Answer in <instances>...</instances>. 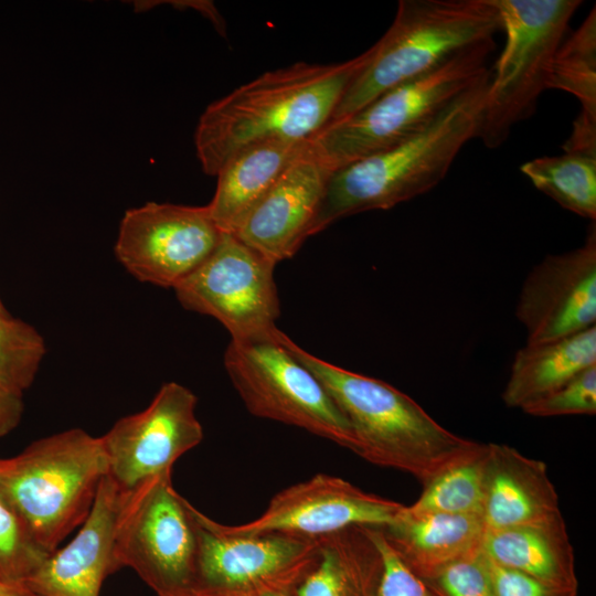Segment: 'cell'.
Returning <instances> with one entry per match:
<instances>
[{
	"label": "cell",
	"mask_w": 596,
	"mask_h": 596,
	"mask_svg": "<svg viewBox=\"0 0 596 596\" xmlns=\"http://www.w3.org/2000/svg\"><path fill=\"white\" fill-rule=\"evenodd\" d=\"M381 530L395 554L419 577L480 549L486 531L480 515L421 513L407 505Z\"/></svg>",
	"instance_id": "cell-20"
},
{
	"label": "cell",
	"mask_w": 596,
	"mask_h": 596,
	"mask_svg": "<svg viewBox=\"0 0 596 596\" xmlns=\"http://www.w3.org/2000/svg\"><path fill=\"white\" fill-rule=\"evenodd\" d=\"M310 141H267L228 159L215 175V192L207 204L219 230L233 234L284 172L308 150Z\"/></svg>",
	"instance_id": "cell-19"
},
{
	"label": "cell",
	"mask_w": 596,
	"mask_h": 596,
	"mask_svg": "<svg viewBox=\"0 0 596 596\" xmlns=\"http://www.w3.org/2000/svg\"><path fill=\"white\" fill-rule=\"evenodd\" d=\"M490 75L489 70L476 79L422 131L334 170L311 235L340 219L389 210L435 188L478 136Z\"/></svg>",
	"instance_id": "cell-2"
},
{
	"label": "cell",
	"mask_w": 596,
	"mask_h": 596,
	"mask_svg": "<svg viewBox=\"0 0 596 596\" xmlns=\"http://www.w3.org/2000/svg\"><path fill=\"white\" fill-rule=\"evenodd\" d=\"M372 46L342 63L297 62L265 72L210 104L194 134L202 170L216 175L240 151L276 140H309L328 126Z\"/></svg>",
	"instance_id": "cell-1"
},
{
	"label": "cell",
	"mask_w": 596,
	"mask_h": 596,
	"mask_svg": "<svg viewBox=\"0 0 596 596\" xmlns=\"http://www.w3.org/2000/svg\"><path fill=\"white\" fill-rule=\"evenodd\" d=\"M107 475L102 437L71 428L0 458V498L50 555L84 523Z\"/></svg>",
	"instance_id": "cell-4"
},
{
	"label": "cell",
	"mask_w": 596,
	"mask_h": 596,
	"mask_svg": "<svg viewBox=\"0 0 596 596\" xmlns=\"http://www.w3.org/2000/svg\"><path fill=\"white\" fill-rule=\"evenodd\" d=\"M403 507L342 478L318 473L276 493L258 518L220 525L236 535L278 532L317 539L356 525L387 526Z\"/></svg>",
	"instance_id": "cell-14"
},
{
	"label": "cell",
	"mask_w": 596,
	"mask_h": 596,
	"mask_svg": "<svg viewBox=\"0 0 596 596\" xmlns=\"http://www.w3.org/2000/svg\"><path fill=\"white\" fill-rule=\"evenodd\" d=\"M383 560L381 577L374 596H433L416 575L387 544L381 528L372 526Z\"/></svg>",
	"instance_id": "cell-31"
},
{
	"label": "cell",
	"mask_w": 596,
	"mask_h": 596,
	"mask_svg": "<svg viewBox=\"0 0 596 596\" xmlns=\"http://www.w3.org/2000/svg\"><path fill=\"white\" fill-rule=\"evenodd\" d=\"M280 334L278 329L264 340H231L225 350V370L245 407L254 416L299 427L356 454L347 419Z\"/></svg>",
	"instance_id": "cell-9"
},
{
	"label": "cell",
	"mask_w": 596,
	"mask_h": 596,
	"mask_svg": "<svg viewBox=\"0 0 596 596\" xmlns=\"http://www.w3.org/2000/svg\"><path fill=\"white\" fill-rule=\"evenodd\" d=\"M46 556L0 498V581L24 584Z\"/></svg>",
	"instance_id": "cell-29"
},
{
	"label": "cell",
	"mask_w": 596,
	"mask_h": 596,
	"mask_svg": "<svg viewBox=\"0 0 596 596\" xmlns=\"http://www.w3.org/2000/svg\"><path fill=\"white\" fill-rule=\"evenodd\" d=\"M275 266L233 234L223 233L212 254L173 290L183 308L216 319L232 341L264 340L278 330Z\"/></svg>",
	"instance_id": "cell-11"
},
{
	"label": "cell",
	"mask_w": 596,
	"mask_h": 596,
	"mask_svg": "<svg viewBox=\"0 0 596 596\" xmlns=\"http://www.w3.org/2000/svg\"><path fill=\"white\" fill-rule=\"evenodd\" d=\"M596 365V326L520 349L502 392L508 407L522 409L583 371Z\"/></svg>",
	"instance_id": "cell-23"
},
{
	"label": "cell",
	"mask_w": 596,
	"mask_h": 596,
	"mask_svg": "<svg viewBox=\"0 0 596 596\" xmlns=\"http://www.w3.org/2000/svg\"><path fill=\"white\" fill-rule=\"evenodd\" d=\"M280 338L327 390L366 461L409 473L423 486L477 443L443 427L394 386L315 356L283 331Z\"/></svg>",
	"instance_id": "cell-3"
},
{
	"label": "cell",
	"mask_w": 596,
	"mask_h": 596,
	"mask_svg": "<svg viewBox=\"0 0 596 596\" xmlns=\"http://www.w3.org/2000/svg\"><path fill=\"white\" fill-rule=\"evenodd\" d=\"M489 563L496 596H577V589L549 585L520 572L490 561Z\"/></svg>",
	"instance_id": "cell-32"
},
{
	"label": "cell",
	"mask_w": 596,
	"mask_h": 596,
	"mask_svg": "<svg viewBox=\"0 0 596 596\" xmlns=\"http://www.w3.org/2000/svg\"><path fill=\"white\" fill-rule=\"evenodd\" d=\"M196 551L194 507L174 489L172 470L123 491L114 534L116 572L131 568L157 596L183 595Z\"/></svg>",
	"instance_id": "cell-8"
},
{
	"label": "cell",
	"mask_w": 596,
	"mask_h": 596,
	"mask_svg": "<svg viewBox=\"0 0 596 596\" xmlns=\"http://www.w3.org/2000/svg\"><path fill=\"white\" fill-rule=\"evenodd\" d=\"M562 148L564 151L596 153V118L579 113Z\"/></svg>",
	"instance_id": "cell-33"
},
{
	"label": "cell",
	"mask_w": 596,
	"mask_h": 596,
	"mask_svg": "<svg viewBox=\"0 0 596 596\" xmlns=\"http://www.w3.org/2000/svg\"><path fill=\"white\" fill-rule=\"evenodd\" d=\"M521 172L563 209L596 219V155L564 151L524 162Z\"/></svg>",
	"instance_id": "cell-24"
},
{
	"label": "cell",
	"mask_w": 596,
	"mask_h": 596,
	"mask_svg": "<svg viewBox=\"0 0 596 596\" xmlns=\"http://www.w3.org/2000/svg\"><path fill=\"white\" fill-rule=\"evenodd\" d=\"M515 317L526 343L561 339L596 326V228L582 246L546 255L525 277Z\"/></svg>",
	"instance_id": "cell-15"
},
{
	"label": "cell",
	"mask_w": 596,
	"mask_h": 596,
	"mask_svg": "<svg viewBox=\"0 0 596 596\" xmlns=\"http://www.w3.org/2000/svg\"><path fill=\"white\" fill-rule=\"evenodd\" d=\"M562 517L546 465L515 448L488 443L481 519L486 530L534 524Z\"/></svg>",
	"instance_id": "cell-18"
},
{
	"label": "cell",
	"mask_w": 596,
	"mask_h": 596,
	"mask_svg": "<svg viewBox=\"0 0 596 596\" xmlns=\"http://www.w3.org/2000/svg\"><path fill=\"white\" fill-rule=\"evenodd\" d=\"M267 596H292L291 594H270Z\"/></svg>",
	"instance_id": "cell-36"
},
{
	"label": "cell",
	"mask_w": 596,
	"mask_h": 596,
	"mask_svg": "<svg viewBox=\"0 0 596 596\" xmlns=\"http://www.w3.org/2000/svg\"><path fill=\"white\" fill-rule=\"evenodd\" d=\"M505 45L490 75L477 138L487 148L502 145L511 129L534 113L547 89L554 55L565 39L578 0H491Z\"/></svg>",
	"instance_id": "cell-7"
},
{
	"label": "cell",
	"mask_w": 596,
	"mask_h": 596,
	"mask_svg": "<svg viewBox=\"0 0 596 596\" xmlns=\"http://www.w3.org/2000/svg\"><path fill=\"white\" fill-rule=\"evenodd\" d=\"M561 89L575 96L581 113L596 118V11L558 46L550 70L547 89Z\"/></svg>",
	"instance_id": "cell-26"
},
{
	"label": "cell",
	"mask_w": 596,
	"mask_h": 596,
	"mask_svg": "<svg viewBox=\"0 0 596 596\" xmlns=\"http://www.w3.org/2000/svg\"><path fill=\"white\" fill-rule=\"evenodd\" d=\"M196 404L184 385L164 383L147 408L121 417L102 436L108 476L123 491L172 470L182 455L202 441Z\"/></svg>",
	"instance_id": "cell-13"
},
{
	"label": "cell",
	"mask_w": 596,
	"mask_h": 596,
	"mask_svg": "<svg viewBox=\"0 0 596 596\" xmlns=\"http://www.w3.org/2000/svg\"><path fill=\"white\" fill-rule=\"evenodd\" d=\"M522 411L536 417L595 415L596 365L588 368L551 393L525 405Z\"/></svg>",
	"instance_id": "cell-30"
},
{
	"label": "cell",
	"mask_w": 596,
	"mask_h": 596,
	"mask_svg": "<svg viewBox=\"0 0 596 596\" xmlns=\"http://www.w3.org/2000/svg\"><path fill=\"white\" fill-rule=\"evenodd\" d=\"M501 20L491 0H401L385 34L341 98L343 119L390 88L428 73L461 51L494 40Z\"/></svg>",
	"instance_id": "cell-5"
},
{
	"label": "cell",
	"mask_w": 596,
	"mask_h": 596,
	"mask_svg": "<svg viewBox=\"0 0 596 596\" xmlns=\"http://www.w3.org/2000/svg\"><path fill=\"white\" fill-rule=\"evenodd\" d=\"M480 549L496 565L549 585L578 588L574 549L563 515L542 523L486 530Z\"/></svg>",
	"instance_id": "cell-21"
},
{
	"label": "cell",
	"mask_w": 596,
	"mask_h": 596,
	"mask_svg": "<svg viewBox=\"0 0 596 596\" xmlns=\"http://www.w3.org/2000/svg\"><path fill=\"white\" fill-rule=\"evenodd\" d=\"M494 40L468 47L437 68L403 82L354 114L330 123L310 141L333 170L393 147L430 125L489 71Z\"/></svg>",
	"instance_id": "cell-6"
},
{
	"label": "cell",
	"mask_w": 596,
	"mask_h": 596,
	"mask_svg": "<svg viewBox=\"0 0 596 596\" xmlns=\"http://www.w3.org/2000/svg\"><path fill=\"white\" fill-rule=\"evenodd\" d=\"M0 596H38L24 584H12L0 581Z\"/></svg>",
	"instance_id": "cell-35"
},
{
	"label": "cell",
	"mask_w": 596,
	"mask_h": 596,
	"mask_svg": "<svg viewBox=\"0 0 596 596\" xmlns=\"http://www.w3.org/2000/svg\"><path fill=\"white\" fill-rule=\"evenodd\" d=\"M488 443H476L423 485L413 512L480 515L485 494Z\"/></svg>",
	"instance_id": "cell-25"
},
{
	"label": "cell",
	"mask_w": 596,
	"mask_h": 596,
	"mask_svg": "<svg viewBox=\"0 0 596 596\" xmlns=\"http://www.w3.org/2000/svg\"><path fill=\"white\" fill-rule=\"evenodd\" d=\"M45 341L28 322L0 311V390L22 396L45 355Z\"/></svg>",
	"instance_id": "cell-27"
},
{
	"label": "cell",
	"mask_w": 596,
	"mask_h": 596,
	"mask_svg": "<svg viewBox=\"0 0 596 596\" xmlns=\"http://www.w3.org/2000/svg\"><path fill=\"white\" fill-rule=\"evenodd\" d=\"M4 310H7V309L4 308V306H3V304H2V301L0 299V311H4Z\"/></svg>",
	"instance_id": "cell-37"
},
{
	"label": "cell",
	"mask_w": 596,
	"mask_h": 596,
	"mask_svg": "<svg viewBox=\"0 0 596 596\" xmlns=\"http://www.w3.org/2000/svg\"><path fill=\"white\" fill-rule=\"evenodd\" d=\"M333 171L310 143L233 235L275 264L292 257L311 236Z\"/></svg>",
	"instance_id": "cell-16"
},
{
	"label": "cell",
	"mask_w": 596,
	"mask_h": 596,
	"mask_svg": "<svg viewBox=\"0 0 596 596\" xmlns=\"http://www.w3.org/2000/svg\"><path fill=\"white\" fill-rule=\"evenodd\" d=\"M123 490L107 475L75 536L47 555L24 585L38 596H99L116 572L114 534Z\"/></svg>",
	"instance_id": "cell-17"
},
{
	"label": "cell",
	"mask_w": 596,
	"mask_h": 596,
	"mask_svg": "<svg viewBox=\"0 0 596 596\" xmlns=\"http://www.w3.org/2000/svg\"><path fill=\"white\" fill-rule=\"evenodd\" d=\"M23 409L22 396L0 390V438L11 433L19 425Z\"/></svg>",
	"instance_id": "cell-34"
},
{
	"label": "cell",
	"mask_w": 596,
	"mask_h": 596,
	"mask_svg": "<svg viewBox=\"0 0 596 596\" xmlns=\"http://www.w3.org/2000/svg\"><path fill=\"white\" fill-rule=\"evenodd\" d=\"M222 234L207 205L148 202L125 212L115 255L136 279L173 289L212 254Z\"/></svg>",
	"instance_id": "cell-12"
},
{
	"label": "cell",
	"mask_w": 596,
	"mask_h": 596,
	"mask_svg": "<svg viewBox=\"0 0 596 596\" xmlns=\"http://www.w3.org/2000/svg\"><path fill=\"white\" fill-rule=\"evenodd\" d=\"M318 541V560L292 596H374L383 560L372 526H351Z\"/></svg>",
	"instance_id": "cell-22"
},
{
	"label": "cell",
	"mask_w": 596,
	"mask_h": 596,
	"mask_svg": "<svg viewBox=\"0 0 596 596\" xmlns=\"http://www.w3.org/2000/svg\"><path fill=\"white\" fill-rule=\"evenodd\" d=\"M421 578L433 596H496L490 563L481 549Z\"/></svg>",
	"instance_id": "cell-28"
},
{
	"label": "cell",
	"mask_w": 596,
	"mask_h": 596,
	"mask_svg": "<svg viewBox=\"0 0 596 596\" xmlns=\"http://www.w3.org/2000/svg\"><path fill=\"white\" fill-rule=\"evenodd\" d=\"M198 551L190 588L179 596L294 594L316 564L318 538L287 533L236 535L194 507Z\"/></svg>",
	"instance_id": "cell-10"
}]
</instances>
